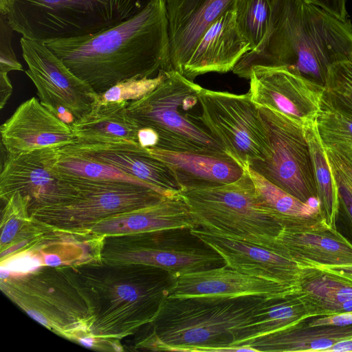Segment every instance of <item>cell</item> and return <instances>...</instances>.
I'll return each instance as SVG.
<instances>
[{"label":"cell","instance_id":"1","mask_svg":"<svg viewBox=\"0 0 352 352\" xmlns=\"http://www.w3.org/2000/svg\"><path fill=\"white\" fill-rule=\"evenodd\" d=\"M96 94L131 79L173 71L164 0L103 31L42 41Z\"/></svg>","mask_w":352,"mask_h":352},{"label":"cell","instance_id":"2","mask_svg":"<svg viewBox=\"0 0 352 352\" xmlns=\"http://www.w3.org/2000/svg\"><path fill=\"white\" fill-rule=\"evenodd\" d=\"M266 34L232 72L248 80L255 65L283 66L324 86L335 62L352 58V25L304 0H270Z\"/></svg>","mask_w":352,"mask_h":352},{"label":"cell","instance_id":"3","mask_svg":"<svg viewBox=\"0 0 352 352\" xmlns=\"http://www.w3.org/2000/svg\"><path fill=\"white\" fill-rule=\"evenodd\" d=\"M74 267L91 300L94 347L114 351H122L120 340L155 319L177 278L144 264L99 261Z\"/></svg>","mask_w":352,"mask_h":352},{"label":"cell","instance_id":"4","mask_svg":"<svg viewBox=\"0 0 352 352\" xmlns=\"http://www.w3.org/2000/svg\"><path fill=\"white\" fill-rule=\"evenodd\" d=\"M265 298L168 297L133 346L136 351L256 352L248 344L232 345L233 332Z\"/></svg>","mask_w":352,"mask_h":352},{"label":"cell","instance_id":"5","mask_svg":"<svg viewBox=\"0 0 352 352\" xmlns=\"http://www.w3.org/2000/svg\"><path fill=\"white\" fill-rule=\"evenodd\" d=\"M0 289L32 318L56 335L89 346L94 311L74 267L39 266L1 274Z\"/></svg>","mask_w":352,"mask_h":352},{"label":"cell","instance_id":"6","mask_svg":"<svg viewBox=\"0 0 352 352\" xmlns=\"http://www.w3.org/2000/svg\"><path fill=\"white\" fill-rule=\"evenodd\" d=\"M201 88L173 70L150 93L129 101L126 111L140 129L149 128L156 133L157 148L230 157L199 116L188 112L199 103L198 94Z\"/></svg>","mask_w":352,"mask_h":352},{"label":"cell","instance_id":"7","mask_svg":"<svg viewBox=\"0 0 352 352\" xmlns=\"http://www.w3.org/2000/svg\"><path fill=\"white\" fill-rule=\"evenodd\" d=\"M151 0H0L14 31L43 41L95 34L139 13Z\"/></svg>","mask_w":352,"mask_h":352},{"label":"cell","instance_id":"8","mask_svg":"<svg viewBox=\"0 0 352 352\" xmlns=\"http://www.w3.org/2000/svg\"><path fill=\"white\" fill-rule=\"evenodd\" d=\"M180 194L197 228L264 246L284 256L277 242L282 226L263 206L246 167L236 182L185 188Z\"/></svg>","mask_w":352,"mask_h":352},{"label":"cell","instance_id":"9","mask_svg":"<svg viewBox=\"0 0 352 352\" xmlns=\"http://www.w3.org/2000/svg\"><path fill=\"white\" fill-rule=\"evenodd\" d=\"M54 193L31 216L57 229L87 232L98 222L146 207L168 196L146 185L120 181H97L56 177Z\"/></svg>","mask_w":352,"mask_h":352},{"label":"cell","instance_id":"10","mask_svg":"<svg viewBox=\"0 0 352 352\" xmlns=\"http://www.w3.org/2000/svg\"><path fill=\"white\" fill-rule=\"evenodd\" d=\"M190 229L106 236L101 250L102 261L151 265L176 277L224 265L223 258Z\"/></svg>","mask_w":352,"mask_h":352},{"label":"cell","instance_id":"11","mask_svg":"<svg viewBox=\"0 0 352 352\" xmlns=\"http://www.w3.org/2000/svg\"><path fill=\"white\" fill-rule=\"evenodd\" d=\"M199 118L226 153L243 168L270 155L268 135L249 93L236 94L201 88Z\"/></svg>","mask_w":352,"mask_h":352},{"label":"cell","instance_id":"12","mask_svg":"<svg viewBox=\"0 0 352 352\" xmlns=\"http://www.w3.org/2000/svg\"><path fill=\"white\" fill-rule=\"evenodd\" d=\"M258 107L268 135L270 155L248 167L302 201H318L304 127L274 109Z\"/></svg>","mask_w":352,"mask_h":352},{"label":"cell","instance_id":"13","mask_svg":"<svg viewBox=\"0 0 352 352\" xmlns=\"http://www.w3.org/2000/svg\"><path fill=\"white\" fill-rule=\"evenodd\" d=\"M20 45L40 102L63 122L71 125L98 102V94L42 41L22 36Z\"/></svg>","mask_w":352,"mask_h":352},{"label":"cell","instance_id":"14","mask_svg":"<svg viewBox=\"0 0 352 352\" xmlns=\"http://www.w3.org/2000/svg\"><path fill=\"white\" fill-rule=\"evenodd\" d=\"M248 80V93L257 106L274 109L302 126L315 122L324 87L283 66H253Z\"/></svg>","mask_w":352,"mask_h":352},{"label":"cell","instance_id":"15","mask_svg":"<svg viewBox=\"0 0 352 352\" xmlns=\"http://www.w3.org/2000/svg\"><path fill=\"white\" fill-rule=\"evenodd\" d=\"M277 242L284 256L302 268L352 265V243L321 215L289 220Z\"/></svg>","mask_w":352,"mask_h":352},{"label":"cell","instance_id":"16","mask_svg":"<svg viewBox=\"0 0 352 352\" xmlns=\"http://www.w3.org/2000/svg\"><path fill=\"white\" fill-rule=\"evenodd\" d=\"M58 149L111 166L166 195L179 193L183 190L173 169L138 143L76 141Z\"/></svg>","mask_w":352,"mask_h":352},{"label":"cell","instance_id":"17","mask_svg":"<svg viewBox=\"0 0 352 352\" xmlns=\"http://www.w3.org/2000/svg\"><path fill=\"white\" fill-rule=\"evenodd\" d=\"M1 144L10 153L62 148L77 139L69 124L32 97L21 103L0 127Z\"/></svg>","mask_w":352,"mask_h":352},{"label":"cell","instance_id":"18","mask_svg":"<svg viewBox=\"0 0 352 352\" xmlns=\"http://www.w3.org/2000/svg\"><path fill=\"white\" fill-rule=\"evenodd\" d=\"M298 287L248 275L226 264L177 277L168 297L283 296L297 293Z\"/></svg>","mask_w":352,"mask_h":352},{"label":"cell","instance_id":"19","mask_svg":"<svg viewBox=\"0 0 352 352\" xmlns=\"http://www.w3.org/2000/svg\"><path fill=\"white\" fill-rule=\"evenodd\" d=\"M190 230L216 251L228 267L248 275L298 287L303 268L274 250L197 228Z\"/></svg>","mask_w":352,"mask_h":352},{"label":"cell","instance_id":"20","mask_svg":"<svg viewBox=\"0 0 352 352\" xmlns=\"http://www.w3.org/2000/svg\"><path fill=\"white\" fill-rule=\"evenodd\" d=\"M237 0H164L173 69L182 73L200 38Z\"/></svg>","mask_w":352,"mask_h":352},{"label":"cell","instance_id":"21","mask_svg":"<svg viewBox=\"0 0 352 352\" xmlns=\"http://www.w3.org/2000/svg\"><path fill=\"white\" fill-rule=\"evenodd\" d=\"M250 50L237 25L234 10L227 11L203 34L180 74L193 81L210 72L227 73Z\"/></svg>","mask_w":352,"mask_h":352},{"label":"cell","instance_id":"22","mask_svg":"<svg viewBox=\"0 0 352 352\" xmlns=\"http://www.w3.org/2000/svg\"><path fill=\"white\" fill-rule=\"evenodd\" d=\"M53 149L20 153L6 151L0 173L1 200L5 201L19 192L23 196L30 197L29 211L43 204L57 188L58 179L48 168V160Z\"/></svg>","mask_w":352,"mask_h":352},{"label":"cell","instance_id":"23","mask_svg":"<svg viewBox=\"0 0 352 352\" xmlns=\"http://www.w3.org/2000/svg\"><path fill=\"white\" fill-rule=\"evenodd\" d=\"M193 228L197 226L179 192L166 196L152 205L109 217L87 232L106 236Z\"/></svg>","mask_w":352,"mask_h":352},{"label":"cell","instance_id":"24","mask_svg":"<svg viewBox=\"0 0 352 352\" xmlns=\"http://www.w3.org/2000/svg\"><path fill=\"white\" fill-rule=\"evenodd\" d=\"M104 237L89 232L68 231L50 226L35 245L17 261L30 262L35 267H76L102 261Z\"/></svg>","mask_w":352,"mask_h":352},{"label":"cell","instance_id":"25","mask_svg":"<svg viewBox=\"0 0 352 352\" xmlns=\"http://www.w3.org/2000/svg\"><path fill=\"white\" fill-rule=\"evenodd\" d=\"M147 148L173 169L183 189L226 185L239 179L245 172V168L230 157Z\"/></svg>","mask_w":352,"mask_h":352},{"label":"cell","instance_id":"26","mask_svg":"<svg viewBox=\"0 0 352 352\" xmlns=\"http://www.w3.org/2000/svg\"><path fill=\"white\" fill-rule=\"evenodd\" d=\"M316 317L298 292L265 298L251 317L233 332L232 345L248 344L256 338L292 327Z\"/></svg>","mask_w":352,"mask_h":352},{"label":"cell","instance_id":"27","mask_svg":"<svg viewBox=\"0 0 352 352\" xmlns=\"http://www.w3.org/2000/svg\"><path fill=\"white\" fill-rule=\"evenodd\" d=\"M352 338V324L309 326L306 320L288 329L255 339L248 345L255 351L326 352L335 344Z\"/></svg>","mask_w":352,"mask_h":352},{"label":"cell","instance_id":"28","mask_svg":"<svg viewBox=\"0 0 352 352\" xmlns=\"http://www.w3.org/2000/svg\"><path fill=\"white\" fill-rule=\"evenodd\" d=\"M128 102L121 101L95 104L88 113L70 125L76 141L138 143L140 128L126 113Z\"/></svg>","mask_w":352,"mask_h":352},{"label":"cell","instance_id":"29","mask_svg":"<svg viewBox=\"0 0 352 352\" xmlns=\"http://www.w3.org/2000/svg\"><path fill=\"white\" fill-rule=\"evenodd\" d=\"M298 294L316 317L352 311V283L316 267H303Z\"/></svg>","mask_w":352,"mask_h":352},{"label":"cell","instance_id":"30","mask_svg":"<svg viewBox=\"0 0 352 352\" xmlns=\"http://www.w3.org/2000/svg\"><path fill=\"white\" fill-rule=\"evenodd\" d=\"M303 127L314 168L317 200L320 214L328 225L337 228L339 198L336 183L326 151L318 135L315 122Z\"/></svg>","mask_w":352,"mask_h":352},{"label":"cell","instance_id":"31","mask_svg":"<svg viewBox=\"0 0 352 352\" xmlns=\"http://www.w3.org/2000/svg\"><path fill=\"white\" fill-rule=\"evenodd\" d=\"M58 148L53 149L48 160V168L55 177H78L97 181H120L154 187L111 166L82 156L63 153Z\"/></svg>","mask_w":352,"mask_h":352},{"label":"cell","instance_id":"32","mask_svg":"<svg viewBox=\"0 0 352 352\" xmlns=\"http://www.w3.org/2000/svg\"><path fill=\"white\" fill-rule=\"evenodd\" d=\"M265 208L283 225L298 217L321 215L318 203L304 202L246 167Z\"/></svg>","mask_w":352,"mask_h":352},{"label":"cell","instance_id":"33","mask_svg":"<svg viewBox=\"0 0 352 352\" xmlns=\"http://www.w3.org/2000/svg\"><path fill=\"white\" fill-rule=\"evenodd\" d=\"M315 124L325 149L352 151L351 116L331 107L322 100Z\"/></svg>","mask_w":352,"mask_h":352},{"label":"cell","instance_id":"34","mask_svg":"<svg viewBox=\"0 0 352 352\" xmlns=\"http://www.w3.org/2000/svg\"><path fill=\"white\" fill-rule=\"evenodd\" d=\"M237 25L252 50L263 41L270 23V0H237L234 9ZM251 51V50H250Z\"/></svg>","mask_w":352,"mask_h":352},{"label":"cell","instance_id":"35","mask_svg":"<svg viewBox=\"0 0 352 352\" xmlns=\"http://www.w3.org/2000/svg\"><path fill=\"white\" fill-rule=\"evenodd\" d=\"M322 100L352 116V58L331 65Z\"/></svg>","mask_w":352,"mask_h":352},{"label":"cell","instance_id":"36","mask_svg":"<svg viewBox=\"0 0 352 352\" xmlns=\"http://www.w3.org/2000/svg\"><path fill=\"white\" fill-rule=\"evenodd\" d=\"M167 73L161 71L153 78L120 82L105 92L98 94V103L139 100L155 89L166 78Z\"/></svg>","mask_w":352,"mask_h":352},{"label":"cell","instance_id":"37","mask_svg":"<svg viewBox=\"0 0 352 352\" xmlns=\"http://www.w3.org/2000/svg\"><path fill=\"white\" fill-rule=\"evenodd\" d=\"M12 31L6 18L0 14V72L23 71L12 47Z\"/></svg>","mask_w":352,"mask_h":352},{"label":"cell","instance_id":"38","mask_svg":"<svg viewBox=\"0 0 352 352\" xmlns=\"http://www.w3.org/2000/svg\"><path fill=\"white\" fill-rule=\"evenodd\" d=\"M331 170L337 173L352 190V151L325 149Z\"/></svg>","mask_w":352,"mask_h":352},{"label":"cell","instance_id":"39","mask_svg":"<svg viewBox=\"0 0 352 352\" xmlns=\"http://www.w3.org/2000/svg\"><path fill=\"white\" fill-rule=\"evenodd\" d=\"M332 173L338 189L339 212L352 232V190L337 173L332 170Z\"/></svg>","mask_w":352,"mask_h":352},{"label":"cell","instance_id":"40","mask_svg":"<svg viewBox=\"0 0 352 352\" xmlns=\"http://www.w3.org/2000/svg\"><path fill=\"white\" fill-rule=\"evenodd\" d=\"M315 5L342 21L347 20L346 0H304Z\"/></svg>","mask_w":352,"mask_h":352},{"label":"cell","instance_id":"41","mask_svg":"<svg viewBox=\"0 0 352 352\" xmlns=\"http://www.w3.org/2000/svg\"><path fill=\"white\" fill-rule=\"evenodd\" d=\"M309 326L323 324L348 325L352 324V311L327 316H317L306 320Z\"/></svg>","mask_w":352,"mask_h":352},{"label":"cell","instance_id":"42","mask_svg":"<svg viewBox=\"0 0 352 352\" xmlns=\"http://www.w3.org/2000/svg\"><path fill=\"white\" fill-rule=\"evenodd\" d=\"M333 274L344 280L352 283V265H320L313 267Z\"/></svg>","mask_w":352,"mask_h":352},{"label":"cell","instance_id":"43","mask_svg":"<svg viewBox=\"0 0 352 352\" xmlns=\"http://www.w3.org/2000/svg\"><path fill=\"white\" fill-rule=\"evenodd\" d=\"M12 93V85L8 73L0 72V109H2Z\"/></svg>","mask_w":352,"mask_h":352},{"label":"cell","instance_id":"44","mask_svg":"<svg viewBox=\"0 0 352 352\" xmlns=\"http://www.w3.org/2000/svg\"><path fill=\"white\" fill-rule=\"evenodd\" d=\"M138 143L144 148H155L157 144L156 133L149 128H141L138 133Z\"/></svg>","mask_w":352,"mask_h":352},{"label":"cell","instance_id":"45","mask_svg":"<svg viewBox=\"0 0 352 352\" xmlns=\"http://www.w3.org/2000/svg\"><path fill=\"white\" fill-rule=\"evenodd\" d=\"M352 351V338L340 341L331 348L327 350L326 352H349Z\"/></svg>","mask_w":352,"mask_h":352}]
</instances>
